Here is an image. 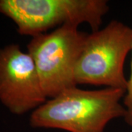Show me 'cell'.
Masks as SVG:
<instances>
[{
  "label": "cell",
  "mask_w": 132,
  "mask_h": 132,
  "mask_svg": "<svg viewBox=\"0 0 132 132\" xmlns=\"http://www.w3.org/2000/svg\"><path fill=\"white\" fill-rule=\"evenodd\" d=\"M125 93V90L109 87L85 90L74 87L35 109L29 123L33 128L69 132H104L112 120L124 118L126 109L120 100Z\"/></svg>",
  "instance_id": "6da1fadb"
},
{
  "label": "cell",
  "mask_w": 132,
  "mask_h": 132,
  "mask_svg": "<svg viewBox=\"0 0 132 132\" xmlns=\"http://www.w3.org/2000/svg\"><path fill=\"white\" fill-rule=\"evenodd\" d=\"M132 51V28L114 20L104 29L88 34L75 69L76 85H105L126 90L123 71Z\"/></svg>",
  "instance_id": "7a4b0ae2"
},
{
  "label": "cell",
  "mask_w": 132,
  "mask_h": 132,
  "mask_svg": "<svg viewBox=\"0 0 132 132\" xmlns=\"http://www.w3.org/2000/svg\"><path fill=\"white\" fill-rule=\"evenodd\" d=\"M108 10L106 0H0V13L14 21L19 34L32 37L66 24L87 23L98 31Z\"/></svg>",
  "instance_id": "3957f363"
},
{
  "label": "cell",
  "mask_w": 132,
  "mask_h": 132,
  "mask_svg": "<svg viewBox=\"0 0 132 132\" xmlns=\"http://www.w3.org/2000/svg\"><path fill=\"white\" fill-rule=\"evenodd\" d=\"M78 26L64 24L51 33L34 36L27 45L47 98H53L77 85L76 65L88 35Z\"/></svg>",
  "instance_id": "277c9868"
},
{
  "label": "cell",
  "mask_w": 132,
  "mask_h": 132,
  "mask_svg": "<svg viewBox=\"0 0 132 132\" xmlns=\"http://www.w3.org/2000/svg\"><path fill=\"white\" fill-rule=\"evenodd\" d=\"M35 62L18 44L0 49V101L14 114L36 109L46 101Z\"/></svg>",
  "instance_id": "5b68a950"
},
{
  "label": "cell",
  "mask_w": 132,
  "mask_h": 132,
  "mask_svg": "<svg viewBox=\"0 0 132 132\" xmlns=\"http://www.w3.org/2000/svg\"><path fill=\"white\" fill-rule=\"evenodd\" d=\"M123 106L126 109V114L123 118L126 123L132 128V60L131 75L128 79L127 88L123 97Z\"/></svg>",
  "instance_id": "8992f818"
}]
</instances>
